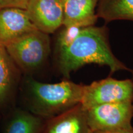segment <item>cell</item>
Masks as SVG:
<instances>
[{"mask_svg":"<svg viewBox=\"0 0 133 133\" xmlns=\"http://www.w3.org/2000/svg\"><path fill=\"white\" fill-rule=\"evenodd\" d=\"M1 115H0V124H1Z\"/></svg>","mask_w":133,"mask_h":133,"instance_id":"obj_17","label":"cell"},{"mask_svg":"<svg viewBox=\"0 0 133 133\" xmlns=\"http://www.w3.org/2000/svg\"><path fill=\"white\" fill-rule=\"evenodd\" d=\"M81 29L82 28L76 26H63L56 38L54 51L69 46L79 35Z\"/></svg>","mask_w":133,"mask_h":133,"instance_id":"obj_13","label":"cell"},{"mask_svg":"<svg viewBox=\"0 0 133 133\" xmlns=\"http://www.w3.org/2000/svg\"><path fill=\"white\" fill-rule=\"evenodd\" d=\"M133 102V80L107 78L84 84L81 104L84 109L99 105Z\"/></svg>","mask_w":133,"mask_h":133,"instance_id":"obj_5","label":"cell"},{"mask_svg":"<svg viewBox=\"0 0 133 133\" xmlns=\"http://www.w3.org/2000/svg\"><path fill=\"white\" fill-rule=\"evenodd\" d=\"M46 120L17 105L1 116V133H40Z\"/></svg>","mask_w":133,"mask_h":133,"instance_id":"obj_11","label":"cell"},{"mask_svg":"<svg viewBox=\"0 0 133 133\" xmlns=\"http://www.w3.org/2000/svg\"><path fill=\"white\" fill-rule=\"evenodd\" d=\"M29 0H0V8L7 7L25 9Z\"/></svg>","mask_w":133,"mask_h":133,"instance_id":"obj_14","label":"cell"},{"mask_svg":"<svg viewBox=\"0 0 133 133\" xmlns=\"http://www.w3.org/2000/svg\"><path fill=\"white\" fill-rule=\"evenodd\" d=\"M96 13L106 24L122 20L133 21V0H98Z\"/></svg>","mask_w":133,"mask_h":133,"instance_id":"obj_12","label":"cell"},{"mask_svg":"<svg viewBox=\"0 0 133 133\" xmlns=\"http://www.w3.org/2000/svg\"><path fill=\"white\" fill-rule=\"evenodd\" d=\"M86 110L81 104L54 117L46 119L40 133H91Z\"/></svg>","mask_w":133,"mask_h":133,"instance_id":"obj_9","label":"cell"},{"mask_svg":"<svg viewBox=\"0 0 133 133\" xmlns=\"http://www.w3.org/2000/svg\"><path fill=\"white\" fill-rule=\"evenodd\" d=\"M91 133H124V132H102V131H94Z\"/></svg>","mask_w":133,"mask_h":133,"instance_id":"obj_15","label":"cell"},{"mask_svg":"<svg viewBox=\"0 0 133 133\" xmlns=\"http://www.w3.org/2000/svg\"><path fill=\"white\" fill-rule=\"evenodd\" d=\"M109 31L106 25L82 28L71 44L54 51L55 65L64 79H70L71 73L91 64L107 66L110 75L118 71H129L113 53Z\"/></svg>","mask_w":133,"mask_h":133,"instance_id":"obj_1","label":"cell"},{"mask_svg":"<svg viewBox=\"0 0 133 133\" xmlns=\"http://www.w3.org/2000/svg\"><path fill=\"white\" fill-rule=\"evenodd\" d=\"M92 132L133 133V102L99 105L86 109Z\"/></svg>","mask_w":133,"mask_h":133,"instance_id":"obj_4","label":"cell"},{"mask_svg":"<svg viewBox=\"0 0 133 133\" xmlns=\"http://www.w3.org/2000/svg\"><path fill=\"white\" fill-rule=\"evenodd\" d=\"M36 30L30 21L25 9L19 8H0V46L6 48L25 33Z\"/></svg>","mask_w":133,"mask_h":133,"instance_id":"obj_8","label":"cell"},{"mask_svg":"<svg viewBox=\"0 0 133 133\" xmlns=\"http://www.w3.org/2000/svg\"><path fill=\"white\" fill-rule=\"evenodd\" d=\"M84 87V84L70 79L46 83L24 76L19 86L17 102L33 115L48 119L81 104Z\"/></svg>","mask_w":133,"mask_h":133,"instance_id":"obj_2","label":"cell"},{"mask_svg":"<svg viewBox=\"0 0 133 133\" xmlns=\"http://www.w3.org/2000/svg\"><path fill=\"white\" fill-rule=\"evenodd\" d=\"M21 72L4 48L0 46V115L17 105Z\"/></svg>","mask_w":133,"mask_h":133,"instance_id":"obj_6","label":"cell"},{"mask_svg":"<svg viewBox=\"0 0 133 133\" xmlns=\"http://www.w3.org/2000/svg\"><path fill=\"white\" fill-rule=\"evenodd\" d=\"M5 49L21 74L34 78L47 64L51 40L49 35L34 30L17 38Z\"/></svg>","mask_w":133,"mask_h":133,"instance_id":"obj_3","label":"cell"},{"mask_svg":"<svg viewBox=\"0 0 133 133\" xmlns=\"http://www.w3.org/2000/svg\"><path fill=\"white\" fill-rule=\"evenodd\" d=\"M25 9L38 30L49 35L63 26L61 0H29Z\"/></svg>","mask_w":133,"mask_h":133,"instance_id":"obj_7","label":"cell"},{"mask_svg":"<svg viewBox=\"0 0 133 133\" xmlns=\"http://www.w3.org/2000/svg\"><path fill=\"white\" fill-rule=\"evenodd\" d=\"M64 14L63 26L81 28L94 26L97 22L98 0H61Z\"/></svg>","mask_w":133,"mask_h":133,"instance_id":"obj_10","label":"cell"},{"mask_svg":"<svg viewBox=\"0 0 133 133\" xmlns=\"http://www.w3.org/2000/svg\"><path fill=\"white\" fill-rule=\"evenodd\" d=\"M128 71H129V72H130L131 74V75H132V78H131V79H132V80H133V69H129Z\"/></svg>","mask_w":133,"mask_h":133,"instance_id":"obj_16","label":"cell"}]
</instances>
